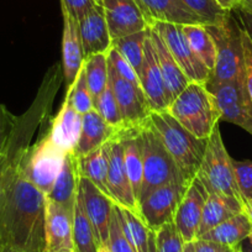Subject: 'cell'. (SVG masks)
I'll list each match as a JSON object with an SVG mask.
<instances>
[{"label":"cell","instance_id":"1","mask_svg":"<svg viewBox=\"0 0 252 252\" xmlns=\"http://www.w3.org/2000/svg\"><path fill=\"white\" fill-rule=\"evenodd\" d=\"M46 195L19 176L0 200V244L20 252H45Z\"/></svg>","mask_w":252,"mask_h":252},{"label":"cell","instance_id":"2","mask_svg":"<svg viewBox=\"0 0 252 252\" xmlns=\"http://www.w3.org/2000/svg\"><path fill=\"white\" fill-rule=\"evenodd\" d=\"M150 120L184 178L190 183L199 171L208 140L198 139L187 131L167 110L151 111Z\"/></svg>","mask_w":252,"mask_h":252},{"label":"cell","instance_id":"3","mask_svg":"<svg viewBox=\"0 0 252 252\" xmlns=\"http://www.w3.org/2000/svg\"><path fill=\"white\" fill-rule=\"evenodd\" d=\"M169 114L195 137L208 140L218 126L220 113L214 95L205 84L190 82L167 109Z\"/></svg>","mask_w":252,"mask_h":252},{"label":"cell","instance_id":"4","mask_svg":"<svg viewBox=\"0 0 252 252\" xmlns=\"http://www.w3.org/2000/svg\"><path fill=\"white\" fill-rule=\"evenodd\" d=\"M139 131L141 137L142 161H144V179H142L139 203L145 199L152 190L164 184L172 182L189 184L164 147L150 118L139 126Z\"/></svg>","mask_w":252,"mask_h":252},{"label":"cell","instance_id":"5","mask_svg":"<svg viewBox=\"0 0 252 252\" xmlns=\"http://www.w3.org/2000/svg\"><path fill=\"white\" fill-rule=\"evenodd\" d=\"M205 187L208 193L231 197L245 205V200L237 188L232 158L229 156L220 134L219 125L208 139L204 157L197 176Z\"/></svg>","mask_w":252,"mask_h":252},{"label":"cell","instance_id":"6","mask_svg":"<svg viewBox=\"0 0 252 252\" xmlns=\"http://www.w3.org/2000/svg\"><path fill=\"white\" fill-rule=\"evenodd\" d=\"M217 45V63L207 84L244 78V50L241 26L232 11L222 25H207Z\"/></svg>","mask_w":252,"mask_h":252},{"label":"cell","instance_id":"7","mask_svg":"<svg viewBox=\"0 0 252 252\" xmlns=\"http://www.w3.org/2000/svg\"><path fill=\"white\" fill-rule=\"evenodd\" d=\"M66 154L51 140L47 132L31 145L21 164L20 176L47 195L62 168Z\"/></svg>","mask_w":252,"mask_h":252},{"label":"cell","instance_id":"8","mask_svg":"<svg viewBox=\"0 0 252 252\" xmlns=\"http://www.w3.org/2000/svg\"><path fill=\"white\" fill-rule=\"evenodd\" d=\"M149 26L161 36L172 57L178 63L179 68L186 74L189 82H197L200 84L208 83L212 77V72L193 52L182 29L183 25L164 21H152Z\"/></svg>","mask_w":252,"mask_h":252},{"label":"cell","instance_id":"9","mask_svg":"<svg viewBox=\"0 0 252 252\" xmlns=\"http://www.w3.org/2000/svg\"><path fill=\"white\" fill-rule=\"evenodd\" d=\"M214 95L220 119L240 126L252 135V100L245 87L244 78L205 84Z\"/></svg>","mask_w":252,"mask_h":252},{"label":"cell","instance_id":"10","mask_svg":"<svg viewBox=\"0 0 252 252\" xmlns=\"http://www.w3.org/2000/svg\"><path fill=\"white\" fill-rule=\"evenodd\" d=\"M189 184L172 182L152 190L139 203V215L152 232H156L168 222H173L178 205L186 194Z\"/></svg>","mask_w":252,"mask_h":252},{"label":"cell","instance_id":"11","mask_svg":"<svg viewBox=\"0 0 252 252\" xmlns=\"http://www.w3.org/2000/svg\"><path fill=\"white\" fill-rule=\"evenodd\" d=\"M109 83L115 94L124 121V129L139 127L150 118L151 109L146 95L140 87L121 78L108 63Z\"/></svg>","mask_w":252,"mask_h":252},{"label":"cell","instance_id":"12","mask_svg":"<svg viewBox=\"0 0 252 252\" xmlns=\"http://www.w3.org/2000/svg\"><path fill=\"white\" fill-rule=\"evenodd\" d=\"M139 78L151 111L167 110L173 99L164 83L149 28L144 42V62Z\"/></svg>","mask_w":252,"mask_h":252},{"label":"cell","instance_id":"13","mask_svg":"<svg viewBox=\"0 0 252 252\" xmlns=\"http://www.w3.org/2000/svg\"><path fill=\"white\" fill-rule=\"evenodd\" d=\"M108 189L110 198L119 207L139 214V204L132 192L131 184H130L125 164H124L120 131L113 140L108 142Z\"/></svg>","mask_w":252,"mask_h":252},{"label":"cell","instance_id":"14","mask_svg":"<svg viewBox=\"0 0 252 252\" xmlns=\"http://www.w3.org/2000/svg\"><path fill=\"white\" fill-rule=\"evenodd\" d=\"M208 194L209 193L203 186L200 179L195 177L189 183L186 194L179 203L173 222L179 235L183 239L184 244L194 242L197 240L200 219H202L203 209H204Z\"/></svg>","mask_w":252,"mask_h":252},{"label":"cell","instance_id":"15","mask_svg":"<svg viewBox=\"0 0 252 252\" xmlns=\"http://www.w3.org/2000/svg\"><path fill=\"white\" fill-rule=\"evenodd\" d=\"M100 5L113 40L141 32L149 28L136 0H101Z\"/></svg>","mask_w":252,"mask_h":252},{"label":"cell","instance_id":"16","mask_svg":"<svg viewBox=\"0 0 252 252\" xmlns=\"http://www.w3.org/2000/svg\"><path fill=\"white\" fill-rule=\"evenodd\" d=\"M79 194L83 200L87 215L94 227L99 245L108 244L111 214L115 203L84 177H81L79 182Z\"/></svg>","mask_w":252,"mask_h":252},{"label":"cell","instance_id":"17","mask_svg":"<svg viewBox=\"0 0 252 252\" xmlns=\"http://www.w3.org/2000/svg\"><path fill=\"white\" fill-rule=\"evenodd\" d=\"M45 252L73 250V210L46 199Z\"/></svg>","mask_w":252,"mask_h":252},{"label":"cell","instance_id":"18","mask_svg":"<svg viewBox=\"0 0 252 252\" xmlns=\"http://www.w3.org/2000/svg\"><path fill=\"white\" fill-rule=\"evenodd\" d=\"M147 23L164 21L178 25H207L182 0H136Z\"/></svg>","mask_w":252,"mask_h":252},{"label":"cell","instance_id":"19","mask_svg":"<svg viewBox=\"0 0 252 252\" xmlns=\"http://www.w3.org/2000/svg\"><path fill=\"white\" fill-rule=\"evenodd\" d=\"M63 14V38H62V60L64 81L67 89L74 83L84 63L83 46L79 33L78 21L62 9Z\"/></svg>","mask_w":252,"mask_h":252},{"label":"cell","instance_id":"20","mask_svg":"<svg viewBox=\"0 0 252 252\" xmlns=\"http://www.w3.org/2000/svg\"><path fill=\"white\" fill-rule=\"evenodd\" d=\"M84 60L98 53H108L113 38L106 25L105 15L101 5L94 8L88 15L78 21Z\"/></svg>","mask_w":252,"mask_h":252},{"label":"cell","instance_id":"21","mask_svg":"<svg viewBox=\"0 0 252 252\" xmlns=\"http://www.w3.org/2000/svg\"><path fill=\"white\" fill-rule=\"evenodd\" d=\"M83 115L72 106L71 99L66 95L57 116L53 119L48 130L51 140L64 152H71L76 149L82 131Z\"/></svg>","mask_w":252,"mask_h":252},{"label":"cell","instance_id":"22","mask_svg":"<svg viewBox=\"0 0 252 252\" xmlns=\"http://www.w3.org/2000/svg\"><path fill=\"white\" fill-rule=\"evenodd\" d=\"M79 182L81 173L78 168V158L73 151L67 152L63 159L62 168L50 193L46 195V199L73 210L79 192Z\"/></svg>","mask_w":252,"mask_h":252},{"label":"cell","instance_id":"23","mask_svg":"<svg viewBox=\"0 0 252 252\" xmlns=\"http://www.w3.org/2000/svg\"><path fill=\"white\" fill-rule=\"evenodd\" d=\"M120 130L109 125L95 110H91L83 115L82 121V131L73 150L77 157L86 156L94 150L99 149L106 142L113 140Z\"/></svg>","mask_w":252,"mask_h":252},{"label":"cell","instance_id":"24","mask_svg":"<svg viewBox=\"0 0 252 252\" xmlns=\"http://www.w3.org/2000/svg\"><path fill=\"white\" fill-rule=\"evenodd\" d=\"M120 139L123 142V159L126 173L129 177L132 192L139 204L144 179V161H142L141 137L139 127L120 130Z\"/></svg>","mask_w":252,"mask_h":252},{"label":"cell","instance_id":"25","mask_svg":"<svg viewBox=\"0 0 252 252\" xmlns=\"http://www.w3.org/2000/svg\"><path fill=\"white\" fill-rule=\"evenodd\" d=\"M240 213H244V204L235 198L217 194V193L208 194L197 239H199L202 235H204L217 225L221 224L222 221Z\"/></svg>","mask_w":252,"mask_h":252},{"label":"cell","instance_id":"26","mask_svg":"<svg viewBox=\"0 0 252 252\" xmlns=\"http://www.w3.org/2000/svg\"><path fill=\"white\" fill-rule=\"evenodd\" d=\"M149 29L152 43H154L155 52H156L157 56V61H158L159 68H161L162 76H163L164 83H166L167 88H168L169 93H171L172 99L174 100V99L186 89V87L188 86L190 82L187 78L186 74L182 72V69L179 68L178 63L176 62V60L172 57L168 47H167L166 43L163 42L161 36H159L154 29L150 28V26Z\"/></svg>","mask_w":252,"mask_h":252},{"label":"cell","instance_id":"27","mask_svg":"<svg viewBox=\"0 0 252 252\" xmlns=\"http://www.w3.org/2000/svg\"><path fill=\"white\" fill-rule=\"evenodd\" d=\"M251 230L252 224L250 222L249 218L245 215V213H240L213 227L199 239L235 247L239 246L244 240L249 237Z\"/></svg>","mask_w":252,"mask_h":252},{"label":"cell","instance_id":"28","mask_svg":"<svg viewBox=\"0 0 252 252\" xmlns=\"http://www.w3.org/2000/svg\"><path fill=\"white\" fill-rule=\"evenodd\" d=\"M81 177L89 179L101 192L110 197L108 189V142L86 156L77 157Z\"/></svg>","mask_w":252,"mask_h":252},{"label":"cell","instance_id":"29","mask_svg":"<svg viewBox=\"0 0 252 252\" xmlns=\"http://www.w3.org/2000/svg\"><path fill=\"white\" fill-rule=\"evenodd\" d=\"M98 247L96 234L78 192L73 209V250L74 252H96Z\"/></svg>","mask_w":252,"mask_h":252},{"label":"cell","instance_id":"30","mask_svg":"<svg viewBox=\"0 0 252 252\" xmlns=\"http://www.w3.org/2000/svg\"><path fill=\"white\" fill-rule=\"evenodd\" d=\"M182 29L193 52L213 73L217 63V45L207 25H183Z\"/></svg>","mask_w":252,"mask_h":252},{"label":"cell","instance_id":"31","mask_svg":"<svg viewBox=\"0 0 252 252\" xmlns=\"http://www.w3.org/2000/svg\"><path fill=\"white\" fill-rule=\"evenodd\" d=\"M116 205V204H115ZM121 227L136 252H150V230L139 214L116 205Z\"/></svg>","mask_w":252,"mask_h":252},{"label":"cell","instance_id":"32","mask_svg":"<svg viewBox=\"0 0 252 252\" xmlns=\"http://www.w3.org/2000/svg\"><path fill=\"white\" fill-rule=\"evenodd\" d=\"M146 30L125 37L114 38L111 43V47L115 48L131 64L139 77L144 62V42L146 37Z\"/></svg>","mask_w":252,"mask_h":252},{"label":"cell","instance_id":"33","mask_svg":"<svg viewBox=\"0 0 252 252\" xmlns=\"http://www.w3.org/2000/svg\"><path fill=\"white\" fill-rule=\"evenodd\" d=\"M83 66L94 101L108 86V53H98V55L86 58Z\"/></svg>","mask_w":252,"mask_h":252},{"label":"cell","instance_id":"34","mask_svg":"<svg viewBox=\"0 0 252 252\" xmlns=\"http://www.w3.org/2000/svg\"><path fill=\"white\" fill-rule=\"evenodd\" d=\"M94 110L109 124L116 129H124V121L121 116L120 108L116 101L115 94H114L113 88L108 81V86L105 87L103 92L99 94L98 98L94 100Z\"/></svg>","mask_w":252,"mask_h":252},{"label":"cell","instance_id":"35","mask_svg":"<svg viewBox=\"0 0 252 252\" xmlns=\"http://www.w3.org/2000/svg\"><path fill=\"white\" fill-rule=\"evenodd\" d=\"M67 95L71 99L72 106L82 115L94 109L93 95H92L91 89L88 87L84 66L82 67L79 73L77 74L74 83L67 89Z\"/></svg>","mask_w":252,"mask_h":252},{"label":"cell","instance_id":"36","mask_svg":"<svg viewBox=\"0 0 252 252\" xmlns=\"http://www.w3.org/2000/svg\"><path fill=\"white\" fill-rule=\"evenodd\" d=\"M194 14L207 23V25L219 26L225 23L231 11H226L218 5L215 0H182Z\"/></svg>","mask_w":252,"mask_h":252},{"label":"cell","instance_id":"37","mask_svg":"<svg viewBox=\"0 0 252 252\" xmlns=\"http://www.w3.org/2000/svg\"><path fill=\"white\" fill-rule=\"evenodd\" d=\"M157 252H183L184 241L174 222H168L155 232Z\"/></svg>","mask_w":252,"mask_h":252},{"label":"cell","instance_id":"38","mask_svg":"<svg viewBox=\"0 0 252 252\" xmlns=\"http://www.w3.org/2000/svg\"><path fill=\"white\" fill-rule=\"evenodd\" d=\"M108 244L113 252H136L134 250V247L131 246V244L129 242L127 237L124 234L123 227H121L120 218H119L115 204H114L113 214H111Z\"/></svg>","mask_w":252,"mask_h":252},{"label":"cell","instance_id":"39","mask_svg":"<svg viewBox=\"0 0 252 252\" xmlns=\"http://www.w3.org/2000/svg\"><path fill=\"white\" fill-rule=\"evenodd\" d=\"M235 178H236L237 188L242 199H252V161H235L232 159Z\"/></svg>","mask_w":252,"mask_h":252},{"label":"cell","instance_id":"40","mask_svg":"<svg viewBox=\"0 0 252 252\" xmlns=\"http://www.w3.org/2000/svg\"><path fill=\"white\" fill-rule=\"evenodd\" d=\"M108 63L109 66L119 74L123 79L130 82L134 86L140 87L141 88V83H140V78L137 76V73L135 72V69L132 68L131 64H130L115 48L111 47L108 52Z\"/></svg>","mask_w":252,"mask_h":252},{"label":"cell","instance_id":"41","mask_svg":"<svg viewBox=\"0 0 252 252\" xmlns=\"http://www.w3.org/2000/svg\"><path fill=\"white\" fill-rule=\"evenodd\" d=\"M241 26V25H240ZM242 50H244V82L250 98L252 100V41L241 28Z\"/></svg>","mask_w":252,"mask_h":252},{"label":"cell","instance_id":"42","mask_svg":"<svg viewBox=\"0 0 252 252\" xmlns=\"http://www.w3.org/2000/svg\"><path fill=\"white\" fill-rule=\"evenodd\" d=\"M62 9L68 11L71 16H73L77 21H81L86 15H88L98 4L95 0H61Z\"/></svg>","mask_w":252,"mask_h":252},{"label":"cell","instance_id":"43","mask_svg":"<svg viewBox=\"0 0 252 252\" xmlns=\"http://www.w3.org/2000/svg\"><path fill=\"white\" fill-rule=\"evenodd\" d=\"M16 120H18V116L11 114L5 105L0 104V152L5 147Z\"/></svg>","mask_w":252,"mask_h":252},{"label":"cell","instance_id":"44","mask_svg":"<svg viewBox=\"0 0 252 252\" xmlns=\"http://www.w3.org/2000/svg\"><path fill=\"white\" fill-rule=\"evenodd\" d=\"M195 252H239V246H227V245L218 244V242L207 241V240L197 239L194 241Z\"/></svg>","mask_w":252,"mask_h":252},{"label":"cell","instance_id":"45","mask_svg":"<svg viewBox=\"0 0 252 252\" xmlns=\"http://www.w3.org/2000/svg\"><path fill=\"white\" fill-rule=\"evenodd\" d=\"M236 13V18L239 24L241 25V28L246 31V33L249 35V37L252 41V14L244 13L241 10H234Z\"/></svg>","mask_w":252,"mask_h":252},{"label":"cell","instance_id":"46","mask_svg":"<svg viewBox=\"0 0 252 252\" xmlns=\"http://www.w3.org/2000/svg\"><path fill=\"white\" fill-rule=\"evenodd\" d=\"M218 3V5L220 8H222L226 11H234L237 10L240 6V1L241 0H215Z\"/></svg>","mask_w":252,"mask_h":252},{"label":"cell","instance_id":"47","mask_svg":"<svg viewBox=\"0 0 252 252\" xmlns=\"http://www.w3.org/2000/svg\"><path fill=\"white\" fill-rule=\"evenodd\" d=\"M237 10H241L247 14H252V0H241Z\"/></svg>","mask_w":252,"mask_h":252},{"label":"cell","instance_id":"48","mask_svg":"<svg viewBox=\"0 0 252 252\" xmlns=\"http://www.w3.org/2000/svg\"><path fill=\"white\" fill-rule=\"evenodd\" d=\"M244 213L247 218H249L250 222L252 224V199H249L245 202L244 205Z\"/></svg>","mask_w":252,"mask_h":252},{"label":"cell","instance_id":"49","mask_svg":"<svg viewBox=\"0 0 252 252\" xmlns=\"http://www.w3.org/2000/svg\"><path fill=\"white\" fill-rule=\"evenodd\" d=\"M240 249L242 252H252V242L250 241L249 237L240 244Z\"/></svg>","mask_w":252,"mask_h":252},{"label":"cell","instance_id":"50","mask_svg":"<svg viewBox=\"0 0 252 252\" xmlns=\"http://www.w3.org/2000/svg\"><path fill=\"white\" fill-rule=\"evenodd\" d=\"M150 252H157L155 244V232H150Z\"/></svg>","mask_w":252,"mask_h":252},{"label":"cell","instance_id":"51","mask_svg":"<svg viewBox=\"0 0 252 252\" xmlns=\"http://www.w3.org/2000/svg\"><path fill=\"white\" fill-rule=\"evenodd\" d=\"M183 252H195L194 242H186L183 247Z\"/></svg>","mask_w":252,"mask_h":252},{"label":"cell","instance_id":"52","mask_svg":"<svg viewBox=\"0 0 252 252\" xmlns=\"http://www.w3.org/2000/svg\"><path fill=\"white\" fill-rule=\"evenodd\" d=\"M0 252H20L18 250L13 249V247L8 246V245H1L0 244Z\"/></svg>","mask_w":252,"mask_h":252},{"label":"cell","instance_id":"53","mask_svg":"<svg viewBox=\"0 0 252 252\" xmlns=\"http://www.w3.org/2000/svg\"><path fill=\"white\" fill-rule=\"evenodd\" d=\"M96 252H113V251H111L109 244H100V245H99L98 251H96Z\"/></svg>","mask_w":252,"mask_h":252},{"label":"cell","instance_id":"54","mask_svg":"<svg viewBox=\"0 0 252 252\" xmlns=\"http://www.w3.org/2000/svg\"><path fill=\"white\" fill-rule=\"evenodd\" d=\"M53 252H74L72 250H62V251H53Z\"/></svg>","mask_w":252,"mask_h":252},{"label":"cell","instance_id":"55","mask_svg":"<svg viewBox=\"0 0 252 252\" xmlns=\"http://www.w3.org/2000/svg\"><path fill=\"white\" fill-rule=\"evenodd\" d=\"M249 239H250V241L252 242V230H251V232H250V235H249Z\"/></svg>","mask_w":252,"mask_h":252},{"label":"cell","instance_id":"56","mask_svg":"<svg viewBox=\"0 0 252 252\" xmlns=\"http://www.w3.org/2000/svg\"><path fill=\"white\" fill-rule=\"evenodd\" d=\"M95 1H96V3H98V4L101 3V0H95Z\"/></svg>","mask_w":252,"mask_h":252},{"label":"cell","instance_id":"57","mask_svg":"<svg viewBox=\"0 0 252 252\" xmlns=\"http://www.w3.org/2000/svg\"><path fill=\"white\" fill-rule=\"evenodd\" d=\"M239 252H242V251H241V249H240V251H239Z\"/></svg>","mask_w":252,"mask_h":252},{"label":"cell","instance_id":"58","mask_svg":"<svg viewBox=\"0 0 252 252\" xmlns=\"http://www.w3.org/2000/svg\"><path fill=\"white\" fill-rule=\"evenodd\" d=\"M0 156H1V152H0Z\"/></svg>","mask_w":252,"mask_h":252}]
</instances>
